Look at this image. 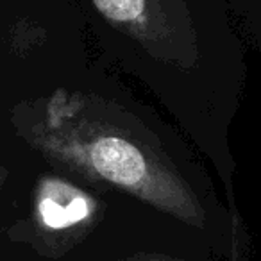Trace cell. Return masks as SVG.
Listing matches in <instances>:
<instances>
[{"label": "cell", "mask_w": 261, "mask_h": 261, "mask_svg": "<svg viewBox=\"0 0 261 261\" xmlns=\"http://www.w3.org/2000/svg\"><path fill=\"white\" fill-rule=\"evenodd\" d=\"M98 61L145 86L231 186V127L247 83L227 0H77Z\"/></svg>", "instance_id": "obj_1"}, {"label": "cell", "mask_w": 261, "mask_h": 261, "mask_svg": "<svg viewBox=\"0 0 261 261\" xmlns=\"http://www.w3.org/2000/svg\"><path fill=\"white\" fill-rule=\"evenodd\" d=\"M18 133L45 161L193 222L213 190L190 142L127 90L100 61L16 115Z\"/></svg>", "instance_id": "obj_2"}, {"label": "cell", "mask_w": 261, "mask_h": 261, "mask_svg": "<svg viewBox=\"0 0 261 261\" xmlns=\"http://www.w3.org/2000/svg\"><path fill=\"white\" fill-rule=\"evenodd\" d=\"M91 185L81 186L61 175H43L38 182L34 211L41 227L48 231H68L86 224L97 211Z\"/></svg>", "instance_id": "obj_3"}, {"label": "cell", "mask_w": 261, "mask_h": 261, "mask_svg": "<svg viewBox=\"0 0 261 261\" xmlns=\"http://www.w3.org/2000/svg\"><path fill=\"white\" fill-rule=\"evenodd\" d=\"M240 34L249 38L250 43L261 52V18H236Z\"/></svg>", "instance_id": "obj_4"}, {"label": "cell", "mask_w": 261, "mask_h": 261, "mask_svg": "<svg viewBox=\"0 0 261 261\" xmlns=\"http://www.w3.org/2000/svg\"><path fill=\"white\" fill-rule=\"evenodd\" d=\"M8 175H9V170L6 167H0V188L4 186V182H6V179H8Z\"/></svg>", "instance_id": "obj_5"}]
</instances>
